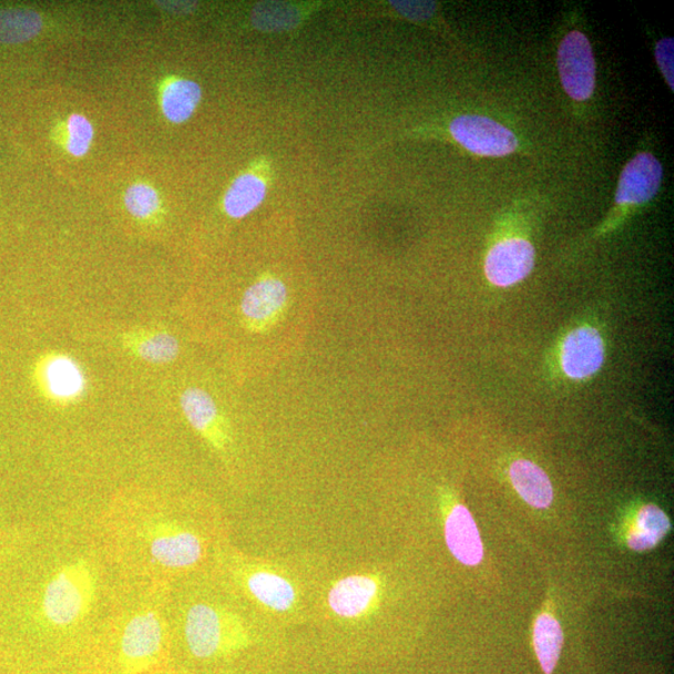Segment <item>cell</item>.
I'll return each instance as SVG.
<instances>
[{"label": "cell", "instance_id": "obj_28", "mask_svg": "<svg viewBox=\"0 0 674 674\" xmlns=\"http://www.w3.org/2000/svg\"><path fill=\"white\" fill-rule=\"evenodd\" d=\"M157 4L174 13H189L194 6H196V3L189 2H157Z\"/></svg>", "mask_w": 674, "mask_h": 674}, {"label": "cell", "instance_id": "obj_24", "mask_svg": "<svg viewBox=\"0 0 674 674\" xmlns=\"http://www.w3.org/2000/svg\"><path fill=\"white\" fill-rule=\"evenodd\" d=\"M66 149L71 157L83 158L93 145L96 131L83 115H71L67 120Z\"/></svg>", "mask_w": 674, "mask_h": 674}, {"label": "cell", "instance_id": "obj_18", "mask_svg": "<svg viewBox=\"0 0 674 674\" xmlns=\"http://www.w3.org/2000/svg\"><path fill=\"white\" fill-rule=\"evenodd\" d=\"M509 478L525 502L536 508L553 504L554 488L544 469L527 459H518L509 467Z\"/></svg>", "mask_w": 674, "mask_h": 674}, {"label": "cell", "instance_id": "obj_20", "mask_svg": "<svg viewBox=\"0 0 674 674\" xmlns=\"http://www.w3.org/2000/svg\"><path fill=\"white\" fill-rule=\"evenodd\" d=\"M670 518L655 505L643 506L637 514L636 524L628 534L627 544L633 551L655 548L670 533Z\"/></svg>", "mask_w": 674, "mask_h": 674}, {"label": "cell", "instance_id": "obj_3", "mask_svg": "<svg viewBox=\"0 0 674 674\" xmlns=\"http://www.w3.org/2000/svg\"><path fill=\"white\" fill-rule=\"evenodd\" d=\"M170 586L125 579L78 658L85 674H149L170 663Z\"/></svg>", "mask_w": 674, "mask_h": 674}, {"label": "cell", "instance_id": "obj_13", "mask_svg": "<svg viewBox=\"0 0 674 674\" xmlns=\"http://www.w3.org/2000/svg\"><path fill=\"white\" fill-rule=\"evenodd\" d=\"M379 582L370 575H351L336 582L328 595L337 617L357 620L369 614L379 596Z\"/></svg>", "mask_w": 674, "mask_h": 674}, {"label": "cell", "instance_id": "obj_21", "mask_svg": "<svg viewBox=\"0 0 674 674\" xmlns=\"http://www.w3.org/2000/svg\"><path fill=\"white\" fill-rule=\"evenodd\" d=\"M44 28L42 16L32 9H0V43L22 44L36 38Z\"/></svg>", "mask_w": 674, "mask_h": 674}, {"label": "cell", "instance_id": "obj_4", "mask_svg": "<svg viewBox=\"0 0 674 674\" xmlns=\"http://www.w3.org/2000/svg\"><path fill=\"white\" fill-rule=\"evenodd\" d=\"M170 663L182 673L217 670L250 646L242 618L218 599L194 591L187 577L170 586Z\"/></svg>", "mask_w": 674, "mask_h": 674}, {"label": "cell", "instance_id": "obj_9", "mask_svg": "<svg viewBox=\"0 0 674 674\" xmlns=\"http://www.w3.org/2000/svg\"><path fill=\"white\" fill-rule=\"evenodd\" d=\"M180 407L189 425L216 452L227 453L231 446L230 427L211 395L199 387H189L180 396Z\"/></svg>", "mask_w": 674, "mask_h": 674}, {"label": "cell", "instance_id": "obj_14", "mask_svg": "<svg viewBox=\"0 0 674 674\" xmlns=\"http://www.w3.org/2000/svg\"><path fill=\"white\" fill-rule=\"evenodd\" d=\"M232 568V576L240 577L242 587L262 606L277 612H288L294 607L296 592L289 579L265 569Z\"/></svg>", "mask_w": 674, "mask_h": 674}, {"label": "cell", "instance_id": "obj_23", "mask_svg": "<svg viewBox=\"0 0 674 674\" xmlns=\"http://www.w3.org/2000/svg\"><path fill=\"white\" fill-rule=\"evenodd\" d=\"M125 204L132 218L149 220L160 210L159 192L149 184L138 182L127 189Z\"/></svg>", "mask_w": 674, "mask_h": 674}, {"label": "cell", "instance_id": "obj_12", "mask_svg": "<svg viewBox=\"0 0 674 674\" xmlns=\"http://www.w3.org/2000/svg\"><path fill=\"white\" fill-rule=\"evenodd\" d=\"M663 168L651 152H641L623 169L616 192L618 206H640L657 196Z\"/></svg>", "mask_w": 674, "mask_h": 674}, {"label": "cell", "instance_id": "obj_16", "mask_svg": "<svg viewBox=\"0 0 674 674\" xmlns=\"http://www.w3.org/2000/svg\"><path fill=\"white\" fill-rule=\"evenodd\" d=\"M121 345L138 359L156 365L170 364L180 353L177 337L165 329L128 331L121 336Z\"/></svg>", "mask_w": 674, "mask_h": 674}, {"label": "cell", "instance_id": "obj_2", "mask_svg": "<svg viewBox=\"0 0 674 674\" xmlns=\"http://www.w3.org/2000/svg\"><path fill=\"white\" fill-rule=\"evenodd\" d=\"M106 553L128 581L171 585L196 574L217 546V516L158 489L128 488L95 518Z\"/></svg>", "mask_w": 674, "mask_h": 674}, {"label": "cell", "instance_id": "obj_25", "mask_svg": "<svg viewBox=\"0 0 674 674\" xmlns=\"http://www.w3.org/2000/svg\"><path fill=\"white\" fill-rule=\"evenodd\" d=\"M255 26L264 30H278L289 28L290 24L298 22L296 12L288 7H278L268 4L259 6L255 9L252 17Z\"/></svg>", "mask_w": 674, "mask_h": 674}, {"label": "cell", "instance_id": "obj_27", "mask_svg": "<svg viewBox=\"0 0 674 674\" xmlns=\"http://www.w3.org/2000/svg\"><path fill=\"white\" fill-rule=\"evenodd\" d=\"M403 16L423 20L427 19L435 12V4L427 2H394L391 3Z\"/></svg>", "mask_w": 674, "mask_h": 674}, {"label": "cell", "instance_id": "obj_11", "mask_svg": "<svg viewBox=\"0 0 674 674\" xmlns=\"http://www.w3.org/2000/svg\"><path fill=\"white\" fill-rule=\"evenodd\" d=\"M533 244L521 238L499 241L488 251L485 272L489 283L508 288L528 277L535 267Z\"/></svg>", "mask_w": 674, "mask_h": 674}, {"label": "cell", "instance_id": "obj_29", "mask_svg": "<svg viewBox=\"0 0 674 674\" xmlns=\"http://www.w3.org/2000/svg\"><path fill=\"white\" fill-rule=\"evenodd\" d=\"M149 674H187V673H182V672H180V671H178L176 668H172V667L168 666V667L160 668V670H157L155 672H151Z\"/></svg>", "mask_w": 674, "mask_h": 674}, {"label": "cell", "instance_id": "obj_17", "mask_svg": "<svg viewBox=\"0 0 674 674\" xmlns=\"http://www.w3.org/2000/svg\"><path fill=\"white\" fill-rule=\"evenodd\" d=\"M268 194V184L255 172L241 174L225 192L224 211L231 219H244L257 210Z\"/></svg>", "mask_w": 674, "mask_h": 674}, {"label": "cell", "instance_id": "obj_15", "mask_svg": "<svg viewBox=\"0 0 674 674\" xmlns=\"http://www.w3.org/2000/svg\"><path fill=\"white\" fill-rule=\"evenodd\" d=\"M448 549L462 564L476 566L484 557V546L473 515L462 505L448 514L445 524Z\"/></svg>", "mask_w": 674, "mask_h": 674}, {"label": "cell", "instance_id": "obj_1", "mask_svg": "<svg viewBox=\"0 0 674 674\" xmlns=\"http://www.w3.org/2000/svg\"><path fill=\"white\" fill-rule=\"evenodd\" d=\"M122 582L95 518L0 529V670L78 661Z\"/></svg>", "mask_w": 674, "mask_h": 674}, {"label": "cell", "instance_id": "obj_6", "mask_svg": "<svg viewBox=\"0 0 674 674\" xmlns=\"http://www.w3.org/2000/svg\"><path fill=\"white\" fill-rule=\"evenodd\" d=\"M288 303V286L275 275H262L242 295L240 315L245 328L255 334L268 333L278 325Z\"/></svg>", "mask_w": 674, "mask_h": 674}, {"label": "cell", "instance_id": "obj_19", "mask_svg": "<svg viewBox=\"0 0 674 674\" xmlns=\"http://www.w3.org/2000/svg\"><path fill=\"white\" fill-rule=\"evenodd\" d=\"M202 91L197 81L174 78L161 89L160 107L162 115L172 125L188 121L198 109Z\"/></svg>", "mask_w": 674, "mask_h": 674}, {"label": "cell", "instance_id": "obj_26", "mask_svg": "<svg viewBox=\"0 0 674 674\" xmlns=\"http://www.w3.org/2000/svg\"><path fill=\"white\" fill-rule=\"evenodd\" d=\"M656 60L661 73L665 77L671 90H674V40L663 38L656 46Z\"/></svg>", "mask_w": 674, "mask_h": 674}, {"label": "cell", "instance_id": "obj_7", "mask_svg": "<svg viewBox=\"0 0 674 674\" xmlns=\"http://www.w3.org/2000/svg\"><path fill=\"white\" fill-rule=\"evenodd\" d=\"M558 73L567 96L588 100L596 88V61L588 38L574 30L562 40L557 54Z\"/></svg>", "mask_w": 674, "mask_h": 674}, {"label": "cell", "instance_id": "obj_5", "mask_svg": "<svg viewBox=\"0 0 674 674\" xmlns=\"http://www.w3.org/2000/svg\"><path fill=\"white\" fill-rule=\"evenodd\" d=\"M34 379L40 394L57 406L77 404L88 389L83 367L75 357L63 353H50L39 359Z\"/></svg>", "mask_w": 674, "mask_h": 674}, {"label": "cell", "instance_id": "obj_10", "mask_svg": "<svg viewBox=\"0 0 674 674\" xmlns=\"http://www.w3.org/2000/svg\"><path fill=\"white\" fill-rule=\"evenodd\" d=\"M605 356V343L598 330L582 326L568 333L562 341L559 354L562 371L571 380H588L601 370Z\"/></svg>", "mask_w": 674, "mask_h": 674}, {"label": "cell", "instance_id": "obj_8", "mask_svg": "<svg viewBox=\"0 0 674 674\" xmlns=\"http://www.w3.org/2000/svg\"><path fill=\"white\" fill-rule=\"evenodd\" d=\"M453 137L465 149L482 157H506L517 149L514 132L494 119L482 116H463L449 126Z\"/></svg>", "mask_w": 674, "mask_h": 674}, {"label": "cell", "instance_id": "obj_22", "mask_svg": "<svg viewBox=\"0 0 674 674\" xmlns=\"http://www.w3.org/2000/svg\"><path fill=\"white\" fill-rule=\"evenodd\" d=\"M534 645L541 667L546 674L553 673L564 645V633L553 616L541 615L536 620Z\"/></svg>", "mask_w": 674, "mask_h": 674}]
</instances>
